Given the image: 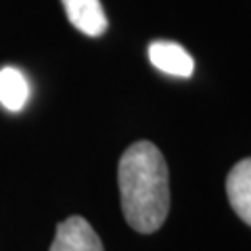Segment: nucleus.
<instances>
[{
    "label": "nucleus",
    "instance_id": "f257e3e1",
    "mask_svg": "<svg viewBox=\"0 0 251 251\" xmlns=\"http://www.w3.org/2000/svg\"><path fill=\"white\" fill-rule=\"evenodd\" d=\"M117 182L126 222L143 234L159 230L170 211V172L159 149L149 140L126 149Z\"/></svg>",
    "mask_w": 251,
    "mask_h": 251
},
{
    "label": "nucleus",
    "instance_id": "f03ea898",
    "mask_svg": "<svg viewBox=\"0 0 251 251\" xmlns=\"http://www.w3.org/2000/svg\"><path fill=\"white\" fill-rule=\"evenodd\" d=\"M50 251H105V247L82 216H72L57 226Z\"/></svg>",
    "mask_w": 251,
    "mask_h": 251
},
{
    "label": "nucleus",
    "instance_id": "7ed1b4c3",
    "mask_svg": "<svg viewBox=\"0 0 251 251\" xmlns=\"http://www.w3.org/2000/svg\"><path fill=\"white\" fill-rule=\"evenodd\" d=\"M149 59L153 65L163 74L178 75V77H191L195 72V61L188 54L184 46L176 42L157 40L149 46Z\"/></svg>",
    "mask_w": 251,
    "mask_h": 251
},
{
    "label": "nucleus",
    "instance_id": "20e7f679",
    "mask_svg": "<svg viewBox=\"0 0 251 251\" xmlns=\"http://www.w3.org/2000/svg\"><path fill=\"white\" fill-rule=\"evenodd\" d=\"M69 23L90 38H99L107 31V17L100 0H61Z\"/></svg>",
    "mask_w": 251,
    "mask_h": 251
},
{
    "label": "nucleus",
    "instance_id": "39448f33",
    "mask_svg": "<svg viewBox=\"0 0 251 251\" xmlns=\"http://www.w3.org/2000/svg\"><path fill=\"white\" fill-rule=\"evenodd\" d=\"M226 195L243 222L251 226V157L239 161L226 176Z\"/></svg>",
    "mask_w": 251,
    "mask_h": 251
},
{
    "label": "nucleus",
    "instance_id": "423d86ee",
    "mask_svg": "<svg viewBox=\"0 0 251 251\" xmlns=\"http://www.w3.org/2000/svg\"><path fill=\"white\" fill-rule=\"evenodd\" d=\"M29 99V84L19 69H0V105L9 111H21Z\"/></svg>",
    "mask_w": 251,
    "mask_h": 251
}]
</instances>
